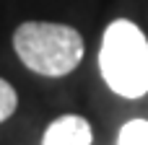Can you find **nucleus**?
<instances>
[{"mask_svg":"<svg viewBox=\"0 0 148 145\" xmlns=\"http://www.w3.org/2000/svg\"><path fill=\"white\" fill-rule=\"evenodd\" d=\"M99 70L117 96L140 99L148 93V39L133 21L117 18L107 26Z\"/></svg>","mask_w":148,"mask_h":145,"instance_id":"f257e3e1","label":"nucleus"},{"mask_svg":"<svg viewBox=\"0 0 148 145\" xmlns=\"http://www.w3.org/2000/svg\"><path fill=\"white\" fill-rule=\"evenodd\" d=\"M13 49L18 60L47 78H62L73 73L83 60V36L65 23L26 21L13 31Z\"/></svg>","mask_w":148,"mask_h":145,"instance_id":"f03ea898","label":"nucleus"},{"mask_svg":"<svg viewBox=\"0 0 148 145\" xmlns=\"http://www.w3.org/2000/svg\"><path fill=\"white\" fill-rule=\"evenodd\" d=\"M91 140H94L91 125L78 114H65L57 117L44 130L42 145H91Z\"/></svg>","mask_w":148,"mask_h":145,"instance_id":"7ed1b4c3","label":"nucleus"},{"mask_svg":"<svg viewBox=\"0 0 148 145\" xmlns=\"http://www.w3.org/2000/svg\"><path fill=\"white\" fill-rule=\"evenodd\" d=\"M117 145H148V119H130L120 130Z\"/></svg>","mask_w":148,"mask_h":145,"instance_id":"20e7f679","label":"nucleus"},{"mask_svg":"<svg viewBox=\"0 0 148 145\" xmlns=\"http://www.w3.org/2000/svg\"><path fill=\"white\" fill-rule=\"evenodd\" d=\"M18 106V96H16V88L0 78V122H5Z\"/></svg>","mask_w":148,"mask_h":145,"instance_id":"39448f33","label":"nucleus"}]
</instances>
